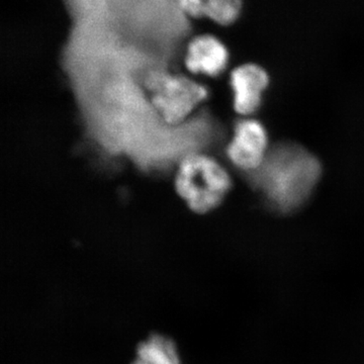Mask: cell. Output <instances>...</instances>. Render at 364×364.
I'll return each mask as SVG.
<instances>
[{
    "label": "cell",
    "instance_id": "30bf717a",
    "mask_svg": "<svg viewBox=\"0 0 364 364\" xmlns=\"http://www.w3.org/2000/svg\"><path fill=\"white\" fill-rule=\"evenodd\" d=\"M131 364H148L146 363L145 361L141 360V359L136 358V360H134Z\"/></svg>",
    "mask_w": 364,
    "mask_h": 364
},
{
    "label": "cell",
    "instance_id": "3957f363",
    "mask_svg": "<svg viewBox=\"0 0 364 364\" xmlns=\"http://www.w3.org/2000/svg\"><path fill=\"white\" fill-rule=\"evenodd\" d=\"M151 102L168 124H179L208 97L205 85L182 75L154 73L147 79Z\"/></svg>",
    "mask_w": 364,
    "mask_h": 364
},
{
    "label": "cell",
    "instance_id": "6da1fadb",
    "mask_svg": "<svg viewBox=\"0 0 364 364\" xmlns=\"http://www.w3.org/2000/svg\"><path fill=\"white\" fill-rule=\"evenodd\" d=\"M322 173L321 163L305 148L291 143L275 146L255 171L253 188L282 214L298 210L308 200Z\"/></svg>",
    "mask_w": 364,
    "mask_h": 364
},
{
    "label": "cell",
    "instance_id": "8992f818",
    "mask_svg": "<svg viewBox=\"0 0 364 364\" xmlns=\"http://www.w3.org/2000/svg\"><path fill=\"white\" fill-rule=\"evenodd\" d=\"M230 55L227 46L212 35L193 38L188 46L186 67L193 74L217 77L226 70Z\"/></svg>",
    "mask_w": 364,
    "mask_h": 364
},
{
    "label": "cell",
    "instance_id": "ba28073f",
    "mask_svg": "<svg viewBox=\"0 0 364 364\" xmlns=\"http://www.w3.org/2000/svg\"><path fill=\"white\" fill-rule=\"evenodd\" d=\"M244 0H207L205 16L217 25H235L243 14Z\"/></svg>",
    "mask_w": 364,
    "mask_h": 364
},
{
    "label": "cell",
    "instance_id": "9c48e42d",
    "mask_svg": "<svg viewBox=\"0 0 364 364\" xmlns=\"http://www.w3.org/2000/svg\"><path fill=\"white\" fill-rule=\"evenodd\" d=\"M182 11L191 18H200L205 16V6L207 0H178Z\"/></svg>",
    "mask_w": 364,
    "mask_h": 364
},
{
    "label": "cell",
    "instance_id": "5b68a950",
    "mask_svg": "<svg viewBox=\"0 0 364 364\" xmlns=\"http://www.w3.org/2000/svg\"><path fill=\"white\" fill-rule=\"evenodd\" d=\"M268 82L267 70L258 64L245 63L236 67L230 77L235 111L243 116L257 111Z\"/></svg>",
    "mask_w": 364,
    "mask_h": 364
},
{
    "label": "cell",
    "instance_id": "52a82bcc",
    "mask_svg": "<svg viewBox=\"0 0 364 364\" xmlns=\"http://www.w3.org/2000/svg\"><path fill=\"white\" fill-rule=\"evenodd\" d=\"M136 356L148 364H181L176 345L168 337L152 334L136 347Z\"/></svg>",
    "mask_w": 364,
    "mask_h": 364
},
{
    "label": "cell",
    "instance_id": "7a4b0ae2",
    "mask_svg": "<svg viewBox=\"0 0 364 364\" xmlns=\"http://www.w3.org/2000/svg\"><path fill=\"white\" fill-rule=\"evenodd\" d=\"M174 186L189 210L203 215L224 202L232 181L221 163L203 153H193L179 163Z\"/></svg>",
    "mask_w": 364,
    "mask_h": 364
},
{
    "label": "cell",
    "instance_id": "277c9868",
    "mask_svg": "<svg viewBox=\"0 0 364 364\" xmlns=\"http://www.w3.org/2000/svg\"><path fill=\"white\" fill-rule=\"evenodd\" d=\"M268 151L267 130L259 122L242 119L235 126L227 156L237 168L249 173L255 171L264 161Z\"/></svg>",
    "mask_w": 364,
    "mask_h": 364
}]
</instances>
